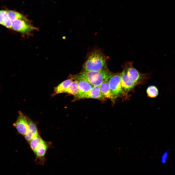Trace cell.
<instances>
[{
	"instance_id": "ba28073f",
	"label": "cell",
	"mask_w": 175,
	"mask_h": 175,
	"mask_svg": "<svg viewBox=\"0 0 175 175\" xmlns=\"http://www.w3.org/2000/svg\"><path fill=\"white\" fill-rule=\"evenodd\" d=\"M122 88L126 94L138 84L131 79L128 76L125 69L120 73Z\"/></svg>"
},
{
	"instance_id": "277c9868",
	"label": "cell",
	"mask_w": 175,
	"mask_h": 175,
	"mask_svg": "<svg viewBox=\"0 0 175 175\" xmlns=\"http://www.w3.org/2000/svg\"><path fill=\"white\" fill-rule=\"evenodd\" d=\"M11 29L22 34H26L37 28L29 21L19 19L12 21Z\"/></svg>"
},
{
	"instance_id": "5b68a950",
	"label": "cell",
	"mask_w": 175,
	"mask_h": 175,
	"mask_svg": "<svg viewBox=\"0 0 175 175\" xmlns=\"http://www.w3.org/2000/svg\"><path fill=\"white\" fill-rule=\"evenodd\" d=\"M51 143L46 142L42 138L38 145L35 154L36 156L35 161L37 163L43 165L45 161V155Z\"/></svg>"
},
{
	"instance_id": "ffe728a7",
	"label": "cell",
	"mask_w": 175,
	"mask_h": 175,
	"mask_svg": "<svg viewBox=\"0 0 175 175\" xmlns=\"http://www.w3.org/2000/svg\"><path fill=\"white\" fill-rule=\"evenodd\" d=\"M168 152H165L163 155L162 157L161 161L163 163H166L168 156Z\"/></svg>"
},
{
	"instance_id": "7c38bea8",
	"label": "cell",
	"mask_w": 175,
	"mask_h": 175,
	"mask_svg": "<svg viewBox=\"0 0 175 175\" xmlns=\"http://www.w3.org/2000/svg\"><path fill=\"white\" fill-rule=\"evenodd\" d=\"M99 86L101 92L105 98L113 101L115 99L110 88L108 81L104 82Z\"/></svg>"
},
{
	"instance_id": "8992f818",
	"label": "cell",
	"mask_w": 175,
	"mask_h": 175,
	"mask_svg": "<svg viewBox=\"0 0 175 175\" xmlns=\"http://www.w3.org/2000/svg\"><path fill=\"white\" fill-rule=\"evenodd\" d=\"M129 77L138 84L140 83L147 77L146 74L141 73L134 68L131 62H128L124 68Z\"/></svg>"
},
{
	"instance_id": "9c48e42d",
	"label": "cell",
	"mask_w": 175,
	"mask_h": 175,
	"mask_svg": "<svg viewBox=\"0 0 175 175\" xmlns=\"http://www.w3.org/2000/svg\"><path fill=\"white\" fill-rule=\"evenodd\" d=\"M26 117L28 129L26 133L24 136L28 142L38 133L36 124L29 117Z\"/></svg>"
},
{
	"instance_id": "8fae6325",
	"label": "cell",
	"mask_w": 175,
	"mask_h": 175,
	"mask_svg": "<svg viewBox=\"0 0 175 175\" xmlns=\"http://www.w3.org/2000/svg\"><path fill=\"white\" fill-rule=\"evenodd\" d=\"M77 80L79 92L78 95L76 97L77 99L83 98L85 95L91 89L93 85L86 81L82 80Z\"/></svg>"
},
{
	"instance_id": "d6986e66",
	"label": "cell",
	"mask_w": 175,
	"mask_h": 175,
	"mask_svg": "<svg viewBox=\"0 0 175 175\" xmlns=\"http://www.w3.org/2000/svg\"><path fill=\"white\" fill-rule=\"evenodd\" d=\"M7 16V10H0V24L3 25L4 19Z\"/></svg>"
},
{
	"instance_id": "30bf717a",
	"label": "cell",
	"mask_w": 175,
	"mask_h": 175,
	"mask_svg": "<svg viewBox=\"0 0 175 175\" xmlns=\"http://www.w3.org/2000/svg\"><path fill=\"white\" fill-rule=\"evenodd\" d=\"M83 98H92L105 100V98L102 95L99 86H93L91 89L84 96Z\"/></svg>"
},
{
	"instance_id": "5bb4252c",
	"label": "cell",
	"mask_w": 175,
	"mask_h": 175,
	"mask_svg": "<svg viewBox=\"0 0 175 175\" xmlns=\"http://www.w3.org/2000/svg\"><path fill=\"white\" fill-rule=\"evenodd\" d=\"M79 92V88L78 81L75 80L69 85L65 90L64 93H68L76 97L78 95Z\"/></svg>"
},
{
	"instance_id": "3957f363",
	"label": "cell",
	"mask_w": 175,
	"mask_h": 175,
	"mask_svg": "<svg viewBox=\"0 0 175 175\" xmlns=\"http://www.w3.org/2000/svg\"><path fill=\"white\" fill-rule=\"evenodd\" d=\"M108 82L111 90L115 98L125 95L126 93L121 86L120 73H113Z\"/></svg>"
},
{
	"instance_id": "2e32d148",
	"label": "cell",
	"mask_w": 175,
	"mask_h": 175,
	"mask_svg": "<svg viewBox=\"0 0 175 175\" xmlns=\"http://www.w3.org/2000/svg\"><path fill=\"white\" fill-rule=\"evenodd\" d=\"M42 138L38 133L28 142L32 149L35 153L36 148Z\"/></svg>"
},
{
	"instance_id": "7a4b0ae2",
	"label": "cell",
	"mask_w": 175,
	"mask_h": 175,
	"mask_svg": "<svg viewBox=\"0 0 175 175\" xmlns=\"http://www.w3.org/2000/svg\"><path fill=\"white\" fill-rule=\"evenodd\" d=\"M106 58L101 51H92L83 65V71H97L106 68Z\"/></svg>"
},
{
	"instance_id": "52a82bcc",
	"label": "cell",
	"mask_w": 175,
	"mask_h": 175,
	"mask_svg": "<svg viewBox=\"0 0 175 175\" xmlns=\"http://www.w3.org/2000/svg\"><path fill=\"white\" fill-rule=\"evenodd\" d=\"M18 115L13 125L18 132L24 136L26 133L28 129V123L27 117L20 111L18 112Z\"/></svg>"
},
{
	"instance_id": "6da1fadb",
	"label": "cell",
	"mask_w": 175,
	"mask_h": 175,
	"mask_svg": "<svg viewBox=\"0 0 175 175\" xmlns=\"http://www.w3.org/2000/svg\"><path fill=\"white\" fill-rule=\"evenodd\" d=\"M113 73L107 68L97 71H83L70 77L74 80L86 81L93 86H100L104 81H108Z\"/></svg>"
},
{
	"instance_id": "ac0fdd59",
	"label": "cell",
	"mask_w": 175,
	"mask_h": 175,
	"mask_svg": "<svg viewBox=\"0 0 175 175\" xmlns=\"http://www.w3.org/2000/svg\"><path fill=\"white\" fill-rule=\"evenodd\" d=\"M12 21L9 18L7 15L5 18L3 26L7 28L11 29Z\"/></svg>"
},
{
	"instance_id": "e0dca14e",
	"label": "cell",
	"mask_w": 175,
	"mask_h": 175,
	"mask_svg": "<svg viewBox=\"0 0 175 175\" xmlns=\"http://www.w3.org/2000/svg\"><path fill=\"white\" fill-rule=\"evenodd\" d=\"M148 96L151 98L156 97L158 94V91L157 88L155 86H149L147 90Z\"/></svg>"
},
{
	"instance_id": "4fadbf2b",
	"label": "cell",
	"mask_w": 175,
	"mask_h": 175,
	"mask_svg": "<svg viewBox=\"0 0 175 175\" xmlns=\"http://www.w3.org/2000/svg\"><path fill=\"white\" fill-rule=\"evenodd\" d=\"M73 80L70 77V78L63 81L55 87L52 96H54L58 94L64 93L65 90L73 81Z\"/></svg>"
},
{
	"instance_id": "9a60e30c",
	"label": "cell",
	"mask_w": 175,
	"mask_h": 175,
	"mask_svg": "<svg viewBox=\"0 0 175 175\" xmlns=\"http://www.w3.org/2000/svg\"><path fill=\"white\" fill-rule=\"evenodd\" d=\"M7 16L12 21L15 20L19 19L29 21V20L25 16L13 10H7Z\"/></svg>"
}]
</instances>
